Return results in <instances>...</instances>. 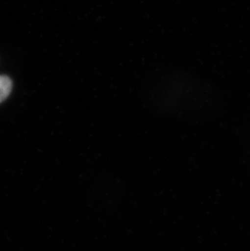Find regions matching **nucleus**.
<instances>
[{"label":"nucleus","instance_id":"obj_1","mask_svg":"<svg viewBox=\"0 0 250 251\" xmlns=\"http://www.w3.org/2000/svg\"><path fill=\"white\" fill-rule=\"evenodd\" d=\"M12 82L8 76H0V102L4 101L12 91Z\"/></svg>","mask_w":250,"mask_h":251}]
</instances>
